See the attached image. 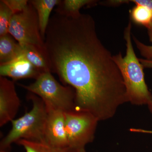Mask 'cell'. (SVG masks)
Masks as SVG:
<instances>
[{
	"label": "cell",
	"mask_w": 152,
	"mask_h": 152,
	"mask_svg": "<svg viewBox=\"0 0 152 152\" xmlns=\"http://www.w3.org/2000/svg\"><path fill=\"white\" fill-rule=\"evenodd\" d=\"M14 14L2 0L0 1V37L9 34L11 19Z\"/></svg>",
	"instance_id": "2e32d148"
},
{
	"label": "cell",
	"mask_w": 152,
	"mask_h": 152,
	"mask_svg": "<svg viewBox=\"0 0 152 152\" xmlns=\"http://www.w3.org/2000/svg\"><path fill=\"white\" fill-rule=\"evenodd\" d=\"M132 37L141 56L145 58V59L152 61V46L143 43L133 35Z\"/></svg>",
	"instance_id": "ac0fdd59"
},
{
	"label": "cell",
	"mask_w": 152,
	"mask_h": 152,
	"mask_svg": "<svg viewBox=\"0 0 152 152\" xmlns=\"http://www.w3.org/2000/svg\"><path fill=\"white\" fill-rule=\"evenodd\" d=\"M10 34L0 37V65L10 62L22 55L20 45Z\"/></svg>",
	"instance_id": "7c38bea8"
},
{
	"label": "cell",
	"mask_w": 152,
	"mask_h": 152,
	"mask_svg": "<svg viewBox=\"0 0 152 152\" xmlns=\"http://www.w3.org/2000/svg\"><path fill=\"white\" fill-rule=\"evenodd\" d=\"M129 2L134 3L135 5L144 6L152 10V0H130Z\"/></svg>",
	"instance_id": "d6986e66"
},
{
	"label": "cell",
	"mask_w": 152,
	"mask_h": 152,
	"mask_svg": "<svg viewBox=\"0 0 152 152\" xmlns=\"http://www.w3.org/2000/svg\"><path fill=\"white\" fill-rule=\"evenodd\" d=\"M20 45L22 47V55H23L41 74L51 72L50 66L47 52L42 50L32 45Z\"/></svg>",
	"instance_id": "30bf717a"
},
{
	"label": "cell",
	"mask_w": 152,
	"mask_h": 152,
	"mask_svg": "<svg viewBox=\"0 0 152 152\" xmlns=\"http://www.w3.org/2000/svg\"><path fill=\"white\" fill-rule=\"evenodd\" d=\"M139 59V61L141 63L144 68H152V61L143 58Z\"/></svg>",
	"instance_id": "ffe728a7"
},
{
	"label": "cell",
	"mask_w": 152,
	"mask_h": 152,
	"mask_svg": "<svg viewBox=\"0 0 152 152\" xmlns=\"http://www.w3.org/2000/svg\"><path fill=\"white\" fill-rule=\"evenodd\" d=\"M16 143L23 147L26 152H77L69 147L55 146L45 142L20 140Z\"/></svg>",
	"instance_id": "4fadbf2b"
},
{
	"label": "cell",
	"mask_w": 152,
	"mask_h": 152,
	"mask_svg": "<svg viewBox=\"0 0 152 152\" xmlns=\"http://www.w3.org/2000/svg\"><path fill=\"white\" fill-rule=\"evenodd\" d=\"M65 114L68 147L77 152H86V145L94 140L99 121L87 112L74 110Z\"/></svg>",
	"instance_id": "5b68a950"
},
{
	"label": "cell",
	"mask_w": 152,
	"mask_h": 152,
	"mask_svg": "<svg viewBox=\"0 0 152 152\" xmlns=\"http://www.w3.org/2000/svg\"><path fill=\"white\" fill-rule=\"evenodd\" d=\"M20 106L15 81L0 76V127L15 119Z\"/></svg>",
	"instance_id": "52a82bcc"
},
{
	"label": "cell",
	"mask_w": 152,
	"mask_h": 152,
	"mask_svg": "<svg viewBox=\"0 0 152 152\" xmlns=\"http://www.w3.org/2000/svg\"><path fill=\"white\" fill-rule=\"evenodd\" d=\"M41 74L23 55L10 62L0 65V76L9 77L14 81L21 79H37Z\"/></svg>",
	"instance_id": "9c48e42d"
},
{
	"label": "cell",
	"mask_w": 152,
	"mask_h": 152,
	"mask_svg": "<svg viewBox=\"0 0 152 152\" xmlns=\"http://www.w3.org/2000/svg\"><path fill=\"white\" fill-rule=\"evenodd\" d=\"M60 1V0L30 1L37 11L41 34L44 41L51 13L55 6L58 5Z\"/></svg>",
	"instance_id": "8fae6325"
},
{
	"label": "cell",
	"mask_w": 152,
	"mask_h": 152,
	"mask_svg": "<svg viewBox=\"0 0 152 152\" xmlns=\"http://www.w3.org/2000/svg\"><path fill=\"white\" fill-rule=\"evenodd\" d=\"M147 28L148 29V34L149 40L152 42V19L150 25Z\"/></svg>",
	"instance_id": "7402d4cb"
},
{
	"label": "cell",
	"mask_w": 152,
	"mask_h": 152,
	"mask_svg": "<svg viewBox=\"0 0 152 152\" xmlns=\"http://www.w3.org/2000/svg\"><path fill=\"white\" fill-rule=\"evenodd\" d=\"M148 104V105L150 111L152 113V101L150 102Z\"/></svg>",
	"instance_id": "603a6c76"
},
{
	"label": "cell",
	"mask_w": 152,
	"mask_h": 152,
	"mask_svg": "<svg viewBox=\"0 0 152 152\" xmlns=\"http://www.w3.org/2000/svg\"><path fill=\"white\" fill-rule=\"evenodd\" d=\"M30 94L28 97L32 102V109L23 116L11 122V130L0 142V152H10L12 144L19 140L45 141L48 111L42 99L34 94Z\"/></svg>",
	"instance_id": "3957f363"
},
{
	"label": "cell",
	"mask_w": 152,
	"mask_h": 152,
	"mask_svg": "<svg viewBox=\"0 0 152 152\" xmlns=\"http://www.w3.org/2000/svg\"><path fill=\"white\" fill-rule=\"evenodd\" d=\"M12 11L14 14L20 12L27 7L29 1L27 0H2Z\"/></svg>",
	"instance_id": "e0dca14e"
},
{
	"label": "cell",
	"mask_w": 152,
	"mask_h": 152,
	"mask_svg": "<svg viewBox=\"0 0 152 152\" xmlns=\"http://www.w3.org/2000/svg\"><path fill=\"white\" fill-rule=\"evenodd\" d=\"M96 1L93 0L60 1L55 12L66 16H72L80 13V10L84 6L92 5Z\"/></svg>",
	"instance_id": "5bb4252c"
},
{
	"label": "cell",
	"mask_w": 152,
	"mask_h": 152,
	"mask_svg": "<svg viewBox=\"0 0 152 152\" xmlns=\"http://www.w3.org/2000/svg\"><path fill=\"white\" fill-rule=\"evenodd\" d=\"M131 19L137 24L148 27L152 19V10L144 6L136 5L130 11Z\"/></svg>",
	"instance_id": "9a60e30c"
},
{
	"label": "cell",
	"mask_w": 152,
	"mask_h": 152,
	"mask_svg": "<svg viewBox=\"0 0 152 152\" xmlns=\"http://www.w3.org/2000/svg\"><path fill=\"white\" fill-rule=\"evenodd\" d=\"M47 111L44 142L55 146L68 147L65 113L53 110H47Z\"/></svg>",
	"instance_id": "ba28073f"
},
{
	"label": "cell",
	"mask_w": 152,
	"mask_h": 152,
	"mask_svg": "<svg viewBox=\"0 0 152 152\" xmlns=\"http://www.w3.org/2000/svg\"><path fill=\"white\" fill-rule=\"evenodd\" d=\"M130 131L134 132L146 133V134H152V131L145 130L142 129H131Z\"/></svg>",
	"instance_id": "44dd1931"
},
{
	"label": "cell",
	"mask_w": 152,
	"mask_h": 152,
	"mask_svg": "<svg viewBox=\"0 0 152 152\" xmlns=\"http://www.w3.org/2000/svg\"><path fill=\"white\" fill-rule=\"evenodd\" d=\"M45 43L51 72L75 91L76 111L105 121L127 102L119 69L99 39L90 15L66 16L56 12L50 18Z\"/></svg>",
	"instance_id": "6da1fadb"
},
{
	"label": "cell",
	"mask_w": 152,
	"mask_h": 152,
	"mask_svg": "<svg viewBox=\"0 0 152 152\" xmlns=\"http://www.w3.org/2000/svg\"><path fill=\"white\" fill-rule=\"evenodd\" d=\"M19 86L40 98L47 110H56L64 113L75 110V90L70 86L61 85L51 72L41 74L31 84Z\"/></svg>",
	"instance_id": "277c9868"
},
{
	"label": "cell",
	"mask_w": 152,
	"mask_h": 152,
	"mask_svg": "<svg viewBox=\"0 0 152 152\" xmlns=\"http://www.w3.org/2000/svg\"><path fill=\"white\" fill-rule=\"evenodd\" d=\"M132 23L129 22L124 31L126 42V54L120 52L113 56L124 80L128 102L137 105L148 104L152 101V94L145 81L144 67L136 56L132 41Z\"/></svg>",
	"instance_id": "7a4b0ae2"
},
{
	"label": "cell",
	"mask_w": 152,
	"mask_h": 152,
	"mask_svg": "<svg viewBox=\"0 0 152 152\" xmlns=\"http://www.w3.org/2000/svg\"><path fill=\"white\" fill-rule=\"evenodd\" d=\"M9 34L19 44L32 45L47 52L41 34L37 12L30 1L23 11L13 16Z\"/></svg>",
	"instance_id": "8992f818"
}]
</instances>
